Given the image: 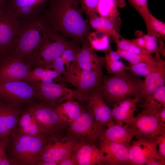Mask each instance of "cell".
<instances>
[{"label":"cell","mask_w":165,"mask_h":165,"mask_svg":"<svg viewBox=\"0 0 165 165\" xmlns=\"http://www.w3.org/2000/svg\"><path fill=\"white\" fill-rule=\"evenodd\" d=\"M109 36L105 33L94 31L89 33L87 39L93 50L102 51L106 53L111 49Z\"/></svg>","instance_id":"obj_30"},{"label":"cell","mask_w":165,"mask_h":165,"mask_svg":"<svg viewBox=\"0 0 165 165\" xmlns=\"http://www.w3.org/2000/svg\"><path fill=\"white\" fill-rule=\"evenodd\" d=\"M145 165H165V158L161 156L157 150L151 156Z\"/></svg>","instance_id":"obj_41"},{"label":"cell","mask_w":165,"mask_h":165,"mask_svg":"<svg viewBox=\"0 0 165 165\" xmlns=\"http://www.w3.org/2000/svg\"><path fill=\"white\" fill-rule=\"evenodd\" d=\"M17 127V131L24 135L32 136L44 135L42 133L36 118L28 108L22 112Z\"/></svg>","instance_id":"obj_24"},{"label":"cell","mask_w":165,"mask_h":165,"mask_svg":"<svg viewBox=\"0 0 165 165\" xmlns=\"http://www.w3.org/2000/svg\"><path fill=\"white\" fill-rule=\"evenodd\" d=\"M6 0H0V12L6 9Z\"/></svg>","instance_id":"obj_50"},{"label":"cell","mask_w":165,"mask_h":165,"mask_svg":"<svg viewBox=\"0 0 165 165\" xmlns=\"http://www.w3.org/2000/svg\"><path fill=\"white\" fill-rule=\"evenodd\" d=\"M116 0H99L96 7L97 14L105 18L120 28L121 20Z\"/></svg>","instance_id":"obj_26"},{"label":"cell","mask_w":165,"mask_h":165,"mask_svg":"<svg viewBox=\"0 0 165 165\" xmlns=\"http://www.w3.org/2000/svg\"><path fill=\"white\" fill-rule=\"evenodd\" d=\"M45 0H9L6 9L18 20L33 19L41 15Z\"/></svg>","instance_id":"obj_15"},{"label":"cell","mask_w":165,"mask_h":165,"mask_svg":"<svg viewBox=\"0 0 165 165\" xmlns=\"http://www.w3.org/2000/svg\"><path fill=\"white\" fill-rule=\"evenodd\" d=\"M165 67H158L147 63H141L126 66L125 71L131 72L135 76L146 77L154 72L160 71Z\"/></svg>","instance_id":"obj_32"},{"label":"cell","mask_w":165,"mask_h":165,"mask_svg":"<svg viewBox=\"0 0 165 165\" xmlns=\"http://www.w3.org/2000/svg\"><path fill=\"white\" fill-rule=\"evenodd\" d=\"M118 3V7L122 8L126 5L124 0H116Z\"/></svg>","instance_id":"obj_51"},{"label":"cell","mask_w":165,"mask_h":165,"mask_svg":"<svg viewBox=\"0 0 165 165\" xmlns=\"http://www.w3.org/2000/svg\"><path fill=\"white\" fill-rule=\"evenodd\" d=\"M18 21L6 9L0 12V46L2 51L13 50Z\"/></svg>","instance_id":"obj_16"},{"label":"cell","mask_w":165,"mask_h":165,"mask_svg":"<svg viewBox=\"0 0 165 165\" xmlns=\"http://www.w3.org/2000/svg\"><path fill=\"white\" fill-rule=\"evenodd\" d=\"M117 49L134 53L151 55L152 53L137 46L132 40L121 38L115 41Z\"/></svg>","instance_id":"obj_35"},{"label":"cell","mask_w":165,"mask_h":165,"mask_svg":"<svg viewBox=\"0 0 165 165\" xmlns=\"http://www.w3.org/2000/svg\"><path fill=\"white\" fill-rule=\"evenodd\" d=\"M75 42L67 41L49 27L40 43L28 59L38 67H44L60 57Z\"/></svg>","instance_id":"obj_6"},{"label":"cell","mask_w":165,"mask_h":165,"mask_svg":"<svg viewBox=\"0 0 165 165\" xmlns=\"http://www.w3.org/2000/svg\"><path fill=\"white\" fill-rule=\"evenodd\" d=\"M142 109L154 107H165V86H163L145 100L144 102L140 105Z\"/></svg>","instance_id":"obj_33"},{"label":"cell","mask_w":165,"mask_h":165,"mask_svg":"<svg viewBox=\"0 0 165 165\" xmlns=\"http://www.w3.org/2000/svg\"><path fill=\"white\" fill-rule=\"evenodd\" d=\"M158 40L146 42L144 50L151 53L158 52Z\"/></svg>","instance_id":"obj_45"},{"label":"cell","mask_w":165,"mask_h":165,"mask_svg":"<svg viewBox=\"0 0 165 165\" xmlns=\"http://www.w3.org/2000/svg\"><path fill=\"white\" fill-rule=\"evenodd\" d=\"M22 112L0 101V139L9 136L16 129Z\"/></svg>","instance_id":"obj_22"},{"label":"cell","mask_w":165,"mask_h":165,"mask_svg":"<svg viewBox=\"0 0 165 165\" xmlns=\"http://www.w3.org/2000/svg\"><path fill=\"white\" fill-rule=\"evenodd\" d=\"M156 115L160 124L162 126L165 127V107L157 108Z\"/></svg>","instance_id":"obj_44"},{"label":"cell","mask_w":165,"mask_h":165,"mask_svg":"<svg viewBox=\"0 0 165 165\" xmlns=\"http://www.w3.org/2000/svg\"><path fill=\"white\" fill-rule=\"evenodd\" d=\"M29 71L28 67L22 60L12 55L0 69V81H22L24 80Z\"/></svg>","instance_id":"obj_20"},{"label":"cell","mask_w":165,"mask_h":165,"mask_svg":"<svg viewBox=\"0 0 165 165\" xmlns=\"http://www.w3.org/2000/svg\"><path fill=\"white\" fill-rule=\"evenodd\" d=\"M105 54L104 65L108 73L115 75L125 71L126 66L120 61L121 57L116 51L111 49Z\"/></svg>","instance_id":"obj_29"},{"label":"cell","mask_w":165,"mask_h":165,"mask_svg":"<svg viewBox=\"0 0 165 165\" xmlns=\"http://www.w3.org/2000/svg\"><path fill=\"white\" fill-rule=\"evenodd\" d=\"M155 139H137L129 147L128 165H145L151 156L157 150Z\"/></svg>","instance_id":"obj_17"},{"label":"cell","mask_w":165,"mask_h":165,"mask_svg":"<svg viewBox=\"0 0 165 165\" xmlns=\"http://www.w3.org/2000/svg\"><path fill=\"white\" fill-rule=\"evenodd\" d=\"M89 24L94 31L105 33L116 41L121 37L118 33L119 28L109 20L97 15L91 17Z\"/></svg>","instance_id":"obj_27"},{"label":"cell","mask_w":165,"mask_h":165,"mask_svg":"<svg viewBox=\"0 0 165 165\" xmlns=\"http://www.w3.org/2000/svg\"><path fill=\"white\" fill-rule=\"evenodd\" d=\"M135 136L134 130L127 124L123 126L113 124L105 128L102 140L110 141L129 147L130 142Z\"/></svg>","instance_id":"obj_23"},{"label":"cell","mask_w":165,"mask_h":165,"mask_svg":"<svg viewBox=\"0 0 165 165\" xmlns=\"http://www.w3.org/2000/svg\"><path fill=\"white\" fill-rule=\"evenodd\" d=\"M24 80L29 82H40L45 83L54 82L53 80L47 75L46 69L42 67L36 68L31 71L29 70Z\"/></svg>","instance_id":"obj_36"},{"label":"cell","mask_w":165,"mask_h":165,"mask_svg":"<svg viewBox=\"0 0 165 165\" xmlns=\"http://www.w3.org/2000/svg\"><path fill=\"white\" fill-rule=\"evenodd\" d=\"M72 155L76 165H101V155L100 149L92 144L75 143Z\"/></svg>","instance_id":"obj_21"},{"label":"cell","mask_w":165,"mask_h":165,"mask_svg":"<svg viewBox=\"0 0 165 165\" xmlns=\"http://www.w3.org/2000/svg\"><path fill=\"white\" fill-rule=\"evenodd\" d=\"M3 52V51H2V49L1 46H0V52Z\"/></svg>","instance_id":"obj_52"},{"label":"cell","mask_w":165,"mask_h":165,"mask_svg":"<svg viewBox=\"0 0 165 165\" xmlns=\"http://www.w3.org/2000/svg\"><path fill=\"white\" fill-rule=\"evenodd\" d=\"M75 143L62 134L50 135L37 161H55L59 164L61 160L72 153Z\"/></svg>","instance_id":"obj_12"},{"label":"cell","mask_w":165,"mask_h":165,"mask_svg":"<svg viewBox=\"0 0 165 165\" xmlns=\"http://www.w3.org/2000/svg\"><path fill=\"white\" fill-rule=\"evenodd\" d=\"M2 138L0 140V145L1 144V142H2Z\"/></svg>","instance_id":"obj_53"},{"label":"cell","mask_w":165,"mask_h":165,"mask_svg":"<svg viewBox=\"0 0 165 165\" xmlns=\"http://www.w3.org/2000/svg\"><path fill=\"white\" fill-rule=\"evenodd\" d=\"M36 97L32 85L23 81H0V99L4 103L14 107L31 102Z\"/></svg>","instance_id":"obj_10"},{"label":"cell","mask_w":165,"mask_h":165,"mask_svg":"<svg viewBox=\"0 0 165 165\" xmlns=\"http://www.w3.org/2000/svg\"><path fill=\"white\" fill-rule=\"evenodd\" d=\"M35 92L36 97L41 101L55 107L61 103L74 99L87 101L88 94L78 90L69 89L61 82L43 83L30 82Z\"/></svg>","instance_id":"obj_7"},{"label":"cell","mask_w":165,"mask_h":165,"mask_svg":"<svg viewBox=\"0 0 165 165\" xmlns=\"http://www.w3.org/2000/svg\"><path fill=\"white\" fill-rule=\"evenodd\" d=\"M54 108L62 120L68 124L77 119L84 110L73 100L66 101Z\"/></svg>","instance_id":"obj_25"},{"label":"cell","mask_w":165,"mask_h":165,"mask_svg":"<svg viewBox=\"0 0 165 165\" xmlns=\"http://www.w3.org/2000/svg\"><path fill=\"white\" fill-rule=\"evenodd\" d=\"M143 81L126 71L104 78L101 85L103 98L109 106L126 97H135Z\"/></svg>","instance_id":"obj_4"},{"label":"cell","mask_w":165,"mask_h":165,"mask_svg":"<svg viewBox=\"0 0 165 165\" xmlns=\"http://www.w3.org/2000/svg\"><path fill=\"white\" fill-rule=\"evenodd\" d=\"M129 147L124 145L106 140L100 143L101 165H128Z\"/></svg>","instance_id":"obj_14"},{"label":"cell","mask_w":165,"mask_h":165,"mask_svg":"<svg viewBox=\"0 0 165 165\" xmlns=\"http://www.w3.org/2000/svg\"><path fill=\"white\" fill-rule=\"evenodd\" d=\"M116 51L121 58L127 61L130 65L145 62L158 67H165V62L161 60L158 53H156V58L155 59L151 55L131 53L118 49Z\"/></svg>","instance_id":"obj_28"},{"label":"cell","mask_w":165,"mask_h":165,"mask_svg":"<svg viewBox=\"0 0 165 165\" xmlns=\"http://www.w3.org/2000/svg\"><path fill=\"white\" fill-rule=\"evenodd\" d=\"M18 22L12 55L23 61L29 58L40 43L49 27L40 16Z\"/></svg>","instance_id":"obj_3"},{"label":"cell","mask_w":165,"mask_h":165,"mask_svg":"<svg viewBox=\"0 0 165 165\" xmlns=\"http://www.w3.org/2000/svg\"><path fill=\"white\" fill-rule=\"evenodd\" d=\"M77 0H51L40 16L48 26L76 42L87 39L90 27Z\"/></svg>","instance_id":"obj_1"},{"label":"cell","mask_w":165,"mask_h":165,"mask_svg":"<svg viewBox=\"0 0 165 165\" xmlns=\"http://www.w3.org/2000/svg\"><path fill=\"white\" fill-rule=\"evenodd\" d=\"M59 165H76V163L72 153L61 160Z\"/></svg>","instance_id":"obj_46"},{"label":"cell","mask_w":165,"mask_h":165,"mask_svg":"<svg viewBox=\"0 0 165 165\" xmlns=\"http://www.w3.org/2000/svg\"><path fill=\"white\" fill-rule=\"evenodd\" d=\"M35 165H59V163L57 162L52 161H38Z\"/></svg>","instance_id":"obj_49"},{"label":"cell","mask_w":165,"mask_h":165,"mask_svg":"<svg viewBox=\"0 0 165 165\" xmlns=\"http://www.w3.org/2000/svg\"><path fill=\"white\" fill-rule=\"evenodd\" d=\"M44 68L50 69L53 68V70L61 75H64L66 71L64 60L61 56L49 63Z\"/></svg>","instance_id":"obj_40"},{"label":"cell","mask_w":165,"mask_h":165,"mask_svg":"<svg viewBox=\"0 0 165 165\" xmlns=\"http://www.w3.org/2000/svg\"><path fill=\"white\" fill-rule=\"evenodd\" d=\"M74 63L80 68L86 70L103 73L104 66V57L98 56L91 48L87 39L82 42Z\"/></svg>","instance_id":"obj_18"},{"label":"cell","mask_w":165,"mask_h":165,"mask_svg":"<svg viewBox=\"0 0 165 165\" xmlns=\"http://www.w3.org/2000/svg\"><path fill=\"white\" fill-rule=\"evenodd\" d=\"M1 139H0V140Z\"/></svg>","instance_id":"obj_54"},{"label":"cell","mask_w":165,"mask_h":165,"mask_svg":"<svg viewBox=\"0 0 165 165\" xmlns=\"http://www.w3.org/2000/svg\"><path fill=\"white\" fill-rule=\"evenodd\" d=\"M165 76L151 82L147 85L141 87L135 96L138 97L139 101L145 100L151 95L161 87L165 85Z\"/></svg>","instance_id":"obj_34"},{"label":"cell","mask_w":165,"mask_h":165,"mask_svg":"<svg viewBox=\"0 0 165 165\" xmlns=\"http://www.w3.org/2000/svg\"><path fill=\"white\" fill-rule=\"evenodd\" d=\"M33 113L43 134H62L68 124L59 116L54 108L41 101L28 108Z\"/></svg>","instance_id":"obj_9"},{"label":"cell","mask_w":165,"mask_h":165,"mask_svg":"<svg viewBox=\"0 0 165 165\" xmlns=\"http://www.w3.org/2000/svg\"><path fill=\"white\" fill-rule=\"evenodd\" d=\"M75 42L65 50L61 56L64 60L66 71L68 69L71 64L75 61L80 48L75 44Z\"/></svg>","instance_id":"obj_37"},{"label":"cell","mask_w":165,"mask_h":165,"mask_svg":"<svg viewBox=\"0 0 165 165\" xmlns=\"http://www.w3.org/2000/svg\"><path fill=\"white\" fill-rule=\"evenodd\" d=\"M48 137L24 135L16 128L9 135V142L7 149L9 158L16 165H35Z\"/></svg>","instance_id":"obj_2"},{"label":"cell","mask_w":165,"mask_h":165,"mask_svg":"<svg viewBox=\"0 0 165 165\" xmlns=\"http://www.w3.org/2000/svg\"><path fill=\"white\" fill-rule=\"evenodd\" d=\"M147 34L158 38H165V24L155 17L151 13L144 20Z\"/></svg>","instance_id":"obj_31"},{"label":"cell","mask_w":165,"mask_h":165,"mask_svg":"<svg viewBox=\"0 0 165 165\" xmlns=\"http://www.w3.org/2000/svg\"><path fill=\"white\" fill-rule=\"evenodd\" d=\"M14 165L15 163L10 159L9 158L7 155L2 160L0 165Z\"/></svg>","instance_id":"obj_48"},{"label":"cell","mask_w":165,"mask_h":165,"mask_svg":"<svg viewBox=\"0 0 165 165\" xmlns=\"http://www.w3.org/2000/svg\"><path fill=\"white\" fill-rule=\"evenodd\" d=\"M155 139L159 147V153L165 158V134L158 136Z\"/></svg>","instance_id":"obj_42"},{"label":"cell","mask_w":165,"mask_h":165,"mask_svg":"<svg viewBox=\"0 0 165 165\" xmlns=\"http://www.w3.org/2000/svg\"><path fill=\"white\" fill-rule=\"evenodd\" d=\"M9 142V136L2 138L0 145V164L3 158L6 156V150Z\"/></svg>","instance_id":"obj_43"},{"label":"cell","mask_w":165,"mask_h":165,"mask_svg":"<svg viewBox=\"0 0 165 165\" xmlns=\"http://www.w3.org/2000/svg\"><path fill=\"white\" fill-rule=\"evenodd\" d=\"M83 12L89 19L97 15L96 7L99 0H77Z\"/></svg>","instance_id":"obj_38"},{"label":"cell","mask_w":165,"mask_h":165,"mask_svg":"<svg viewBox=\"0 0 165 165\" xmlns=\"http://www.w3.org/2000/svg\"><path fill=\"white\" fill-rule=\"evenodd\" d=\"M132 6L140 14L144 20L151 13L148 9L147 0H128Z\"/></svg>","instance_id":"obj_39"},{"label":"cell","mask_w":165,"mask_h":165,"mask_svg":"<svg viewBox=\"0 0 165 165\" xmlns=\"http://www.w3.org/2000/svg\"><path fill=\"white\" fill-rule=\"evenodd\" d=\"M101 85L88 93L87 101L96 122L102 126L107 127L114 123L112 118L111 109L103 98Z\"/></svg>","instance_id":"obj_13"},{"label":"cell","mask_w":165,"mask_h":165,"mask_svg":"<svg viewBox=\"0 0 165 165\" xmlns=\"http://www.w3.org/2000/svg\"><path fill=\"white\" fill-rule=\"evenodd\" d=\"M103 73L82 69L73 62L63 76L64 81L75 86L78 90L88 94L101 85Z\"/></svg>","instance_id":"obj_11"},{"label":"cell","mask_w":165,"mask_h":165,"mask_svg":"<svg viewBox=\"0 0 165 165\" xmlns=\"http://www.w3.org/2000/svg\"><path fill=\"white\" fill-rule=\"evenodd\" d=\"M105 128L96 122L90 111L84 110L77 119L68 124L65 135L75 143L90 144L98 147Z\"/></svg>","instance_id":"obj_5"},{"label":"cell","mask_w":165,"mask_h":165,"mask_svg":"<svg viewBox=\"0 0 165 165\" xmlns=\"http://www.w3.org/2000/svg\"><path fill=\"white\" fill-rule=\"evenodd\" d=\"M157 108L142 109L133 119L125 123L134 130L137 139H155L156 136L165 134V127L160 124L157 118Z\"/></svg>","instance_id":"obj_8"},{"label":"cell","mask_w":165,"mask_h":165,"mask_svg":"<svg viewBox=\"0 0 165 165\" xmlns=\"http://www.w3.org/2000/svg\"><path fill=\"white\" fill-rule=\"evenodd\" d=\"M139 101L138 97H129L114 103L111 113L114 124L123 126L124 123L133 119Z\"/></svg>","instance_id":"obj_19"},{"label":"cell","mask_w":165,"mask_h":165,"mask_svg":"<svg viewBox=\"0 0 165 165\" xmlns=\"http://www.w3.org/2000/svg\"><path fill=\"white\" fill-rule=\"evenodd\" d=\"M132 40L139 47L144 50L146 42L142 37L133 39Z\"/></svg>","instance_id":"obj_47"}]
</instances>
